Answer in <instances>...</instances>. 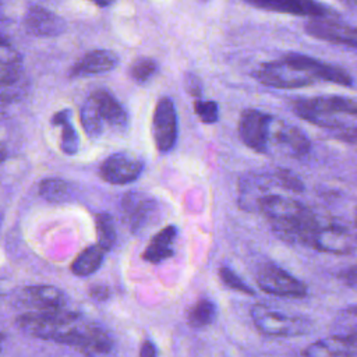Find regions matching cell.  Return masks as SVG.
I'll return each instance as SVG.
<instances>
[{
	"label": "cell",
	"instance_id": "2e32d148",
	"mask_svg": "<svg viewBox=\"0 0 357 357\" xmlns=\"http://www.w3.org/2000/svg\"><path fill=\"white\" fill-rule=\"evenodd\" d=\"M243 1H245L247 4L255 8L291 14L298 17L317 18V17H326L332 14L326 6L315 0H243Z\"/></svg>",
	"mask_w": 357,
	"mask_h": 357
},
{
	"label": "cell",
	"instance_id": "484cf974",
	"mask_svg": "<svg viewBox=\"0 0 357 357\" xmlns=\"http://www.w3.org/2000/svg\"><path fill=\"white\" fill-rule=\"evenodd\" d=\"M156 71H158V64L153 59H149V57L137 59L128 68V74L131 79H134L138 84H144L148 79H151V77H153Z\"/></svg>",
	"mask_w": 357,
	"mask_h": 357
},
{
	"label": "cell",
	"instance_id": "ffe728a7",
	"mask_svg": "<svg viewBox=\"0 0 357 357\" xmlns=\"http://www.w3.org/2000/svg\"><path fill=\"white\" fill-rule=\"evenodd\" d=\"M177 237V227L170 225L159 230L145 247L142 258L151 264H159L174 254V240Z\"/></svg>",
	"mask_w": 357,
	"mask_h": 357
},
{
	"label": "cell",
	"instance_id": "4dcf8cb0",
	"mask_svg": "<svg viewBox=\"0 0 357 357\" xmlns=\"http://www.w3.org/2000/svg\"><path fill=\"white\" fill-rule=\"evenodd\" d=\"M21 54L10 45V42H0V64H21Z\"/></svg>",
	"mask_w": 357,
	"mask_h": 357
},
{
	"label": "cell",
	"instance_id": "83f0119b",
	"mask_svg": "<svg viewBox=\"0 0 357 357\" xmlns=\"http://www.w3.org/2000/svg\"><path fill=\"white\" fill-rule=\"evenodd\" d=\"M219 278H220L222 283L231 290H236V291H240V293H244L248 296L254 294V289L250 287L234 271H231L227 266H222L219 269Z\"/></svg>",
	"mask_w": 357,
	"mask_h": 357
},
{
	"label": "cell",
	"instance_id": "44dd1931",
	"mask_svg": "<svg viewBox=\"0 0 357 357\" xmlns=\"http://www.w3.org/2000/svg\"><path fill=\"white\" fill-rule=\"evenodd\" d=\"M105 250H102L98 244L86 247L81 251L77 258L71 264V272L77 276H89L95 273L105 258Z\"/></svg>",
	"mask_w": 357,
	"mask_h": 357
},
{
	"label": "cell",
	"instance_id": "30bf717a",
	"mask_svg": "<svg viewBox=\"0 0 357 357\" xmlns=\"http://www.w3.org/2000/svg\"><path fill=\"white\" fill-rule=\"evenodd\" d=\"M177 113L170 98H160L152 117V135L155 146L160 153L170 152L177 141Z\"/></svg>",
	"mask_w": 357,
	"mask_h": 357
},
{
	"label": "cell",
	"instance_id": "1f68e13d",
	"mask_svg": "<svg viewBox=\"0 0 357 357\" xmlns=\"http://www.w3.org/2000/svg\"><path fill=\"white\" fill-rule=\"evenodd\" d=\"M184 86L187 89V92L194 96V98H201L202 96V84L201 79L192 74V73H185L184 75Z\"/></svg>",
	"mask_w": 357,
	"mask_h": 357
},
{
	"label": "cell",
	"instance_id": "d6a6232c",
	"mask_svg": "<svg viewBox=\"0 0 357 357\" xmlns=\"http://www.w3.org/2000/svg\"><path fill=\"white\" fill-rule=\"evenodd\" d=\"M89 294H91V297H92L93 300H96V301H106V300L110 298L112 291H110L109 286H106V284H98V283H96V284L91 286Z\"/></svg>",
	"mask_w": 357,
	"mask_h": 357
},
{
	"label": "cell",
	"instance_id": "e575fe53",
	"mask_svg": "<svg viewBox=\"0 0 357 357\" xmlns=\"http://www.w3.org/2000/svg\"><path fill=\"white\" fill-rule=\"evenodd\" d=\"M139 357H158L156 346L151 340H144L139 347Z\"/></svg>",
	"mask_w": 357,
	"mask_h": 357
},
{
	"label": "cell",
	"instance_id": "8992f818",
	"mask_svg": "<svg viewBox=\"0 0 357 357\" xmlns=\"http://www.w3.org/2000/svg\"><path fill=\"white\" fill-rule=\"evenodd\" d=\"M250 315L255 328L265 336L294 337L311 332V322L305 317L286 314L266 304H254Z\"/></svg>",
	"mask_w": 357,
	"mask_h": 357
},
{
	"label": "cell",
	"instance_id": "f35d334b",
	"mask_svg": "<svg viewBox=\"0 0 357 357\" xmlns=\"http://www.w3.org/2000/svg\"><path fill=\"white\" fill-rule=\"evenodd\" d=\"M346 1H351V3H353V1H354V0H346Z\"/></svg>",
	"mask_w": 357,
	"mask_h": 357
},
{
	"label": "cell",
	"instance_id": "9a60e30c",
	"mask_svg": "<svg viewBox=\"0 0 357 357\" xmlns=\"http://www.w3.org/2000/svg\"><path fill=\"white\" fill-rule=\"evenodd\" d=\"M22 26L32 36L53 38L66 31V21L42 6H32L22 18Z\"/></svg>",
	"mask_w": 357,
	"mask_h": 357
},
{
	"label": "cell",
	"instance_id": "7c38bea8",
	"mask_svg": "<svg viewBox=\"0 0 357 357\" xmlns=\"http://www.w3.org/2000/svg\"><path fill=\"white\" fill-rule=\"evenodd\" d=\"M142 170L144 163L141 159L127 152H116L102 162L99 176L109 184L123 185L135 181Z\"/></svg>",
	"mask_w": 357,
	"mask_h": 357
},
{
	"label": "cell",
	"instance_id": "ac0fdd59",
	"mask_svg": "<svg viewBox=\"0 0 357 357\" xmlns=\"http://www.w3.org/2000/svg\"><path fill=\"white\" fill-rule=\"evenodd\" d=\"M119 63V57L114 52L107 49H96L85 53L70 70L71 78L96 75L112 71Z\"/></svg>",
	"mask_w": 357,
	"mask_h": 357
},
{
	"label": "cell",
	"instance_id": "603a6c76",
	"mask_svg": "<svg viewBox=\"0 0 357 357\" xmlns=\"http://www.w3.org/2000/svg\"><path fill=\"white\" fill-rule=\"evenodd\" d=\"M53 124L61 127V149L67 155H74L78 151L79 139L70 120V110H61L53 117Z\"/></svg>",
	"mask_w": 357,
	"mask_h": 357
},
{
	"label": "cell",
	"instance_id": "277c9868",
	"mask_svg": "<svg viewBox=\"0 0 357 357\" xmlns=\"http://www.w3.org/2000/svg\"><path fill=\"white\" fill-rule=\"evenodd\" d=\"M79 120L85 134L91 138H98L106 128H126L128 116L123 105L109 91L96 89L84 100Z\"/></svg>",
	"mask_w": 357,
	"mask_h": 357
},
{
	"label": "cell",
	"instance_id": "8d00e7d4",
	"mask_svg": "<svg viewBox=\"0 0 357 357\" xmlns=\"http://www.w3.org/2000/svg\"><path fill=\"white\" fill-rule=\"evenodd\" d=\"M88 1H91V3H93L95 6H98V7H102V8H105V7H109V6H112L116 0H88Z\"/></svg>",
	"mask_w": 357,
	"mask_h": 357
},
{
	"label": "cell",
	"instance_id": "4fadbf2b",
	"mask_svg": "<svg viewBox=\"0 0 357 357\" xmlns=\"http://www.w3.org/2000/svg\"><path fill=\"white\" fill-rule=\"evenodd\" d=\"M304 31L319 40L342 45L350 49H356L357 46L356 28L336 20H328L326 17L312 18L304 25Z\"/></svg>",
	"mask_w": 357,
	"mask_h": 357
},
{
	"label": "cell",
	"instance_id": "d590c367",
	"mask_svg": "<svg viewBox=\"0 0 357 357\" xmlns=\"http://www.w3.org/2000/svg\"><path fill=\"white\" fill-rule=\"evenodd\" d=\"M0 42H8V25L4 17L0 15Z\"/></svg>",
	"mask_w": 357,
	"mask_h": 357
},
{
	"label": "cell",
	"instance_id": "7402d4cb",
	"mask_svg": "<svg viewBox=\"0 0 357 357\" xmlns=\"http://www.w3.org/2000/svg\"><path fill=\"white\" fill-rule=\"evenodd\" d=\"M216 312H218V308L212 300L199 298L198 301H195L192 305L188 307L185 314L187 324L195 329L208 326L215 321Z\"/></svg>",
	"mask_w": 357,
	"mask_h": 357
},
{
	"label": "cell",
	"instance_id": "3957f363",
	"mask_svg": "<svg viewBox=\"0 0 357 357\" xmlns=\"http://www.w3.org/2000/svg\"><path fill=\"white\" fill-rule=\"evenodd\" d=\"M290 105L300 119L332 131L335 137L346 142H356L357 103L353 98L339 95L300 98Z\"/></svg>",
	"mask_w": 357,
	"mask_h": 357
},
{
	"label": "cell",
	"instance_id": "74e56055",
	"mask_svg": "<svg viewBox=\"0 0 357 357\" xmlns=\"http://www.w3.org/2000/svg\"><path fill=\"white\" fill-rule=\"evenodd\" d=\"M4 155H6V151H4V148L0 145V160L4 158Z\"/></svg>",
	"mask_w": 357,
	"mask_h": 357
},
{
	"label": "cell",
	"instance_id": "8fae6325",
	"mask_svg": "<svg viewBox=\"0 0 357 357\" xmlns=\"http://www.w3.org/2000/svg\"><path fill=\"white\" fill-rule=\"evenodd\" d=\"M120 211L128 229L132 233H139L153 222L158 211V202L145 192L128 191L121 198Z\"/></svg>",
	"mask_w": 357,
	"mask_h": 357
},
{
	"label": "cell",
	"instance_id": "5bb4252c",
	"mask_svg": "<svg viewBox=\"0 0 357 357\" xmlns=\"http://www.w3.org/2000/svg\"><path fill=\"white\" fill-rule=\"evenodd\" d=\"M271 144L293 158L304 156L311 148L308 137L298 127L287 124L283 120H276L275 117L272 119L269 130V148Z\"/></svg>",
	"mask_w": 357,
	"mask_h": 357
},
{
	"label": "cell",
	"instance_id": "d4e9b609",
	"mask_svg": "<svg viewBox=\"0 0 357 357\" xmlns=\"http://www.w3.org/2000/svg\"><path fill=\"white\" fill-rule=\"evenodd\" d=\"M70 185L61 178H45L39 185V194L49 202H60L67 198Z\"/></svg>",
	"mask_w": 357,
	"mask_h": 357
},
{
	"label": "cell",
	"instance_id": "d6986e66",
	"mask_svg": "<svg viewBox=\"0 0 357 357\" xmlns=\"http://www.w3.org/2000/svg\"><path fill=\"white\" fill-rule=\"evenodd\" d=\"M21 300L25 305L36 308L39 311L63 310L66 305L64 293L53 286L26 287L21 294Z\"/></svg>",
	"mask_w": 357,
	"mask_h": 357
},
{
	"label": "cell",
	"instance_id": "cb8c5ba5",
	"mask_svg": "<svg viewBox=\"0 0 357 357\" xmlns=\"http://www.w3.org/2000/svg\"><path fill=\"white\" fill-rule=\"evenodd\" d=\"M95 231H96V240H98L96 244L102 250L107 252L110 248H113L117 240V233H116L113 218L109 213L100 212L95 215Z\"/></svg>",
	"mask_w": 357,
	"mask_h": 357
},
{
	"label": "cell",
	"instance_id": "7a4b0ae2",
	"mask_svg": "<svg viewBox=\"0 0 357 357\" xmlns=\"http://www.w3.org/2000/svg\"><path fill=\"white\" fill-rule=\"evenodd\" d=\"M254 78L265 86L293 89L326 81L342 86H353V77L340 67L324 63L300 53H289L283 59L266 61L254 73Z\"/></svg>",
	"mask_w": 357,
	"mask_h": 357
},
{
	"label": "cell",
	"instance_id": "9c48e42d",
	"mask_svg": "<svg viewBox=\"0 0 357 357\" xmlns=\"http://www.w3.org/2000/svg\"><path fill=\"white\" fill-rule=\"evenodd\" d=\"M273 116L257 110H243L238 120V137L241 142L258 153L269 152V130Z\"/></svg>",
	"mask_w": 357,
	"mask_h": 357
},
{
	"label": "cell",
	"instance_id": "4316f807",
	"mask_svg": "<svg viewBox=\"0 0 357 357\" xmlns=\"http://www.w3.org/2000/svg\"><path fill=\"white\" fill-rule=\"evenodd\" d=\"M356 307L350 305L335 318V328L337 329L333 335H356Z\"/></svg>",
	"mask_w": 357,
	"mask_h": 357
},
{
	"label": "cell",
	"instance_id": "f1b7e54d",
	"mask_svg": "<svg viewBox=\"0 0 357 357\" xmlns=\"http://www.w3.org/2000/svg\"><path fill=\"white\" fill-rule=\"evenodd\" d=\"M194 112L205 124H213L219 119V107L215 100H204L199 98L195 99Z\"/></svg>",
	"mask_w": 357,
	"mask_h": 357
},
{
	"label": "cell",
	"instance_id": "52a82bcc",
	"mask_svg": "<svg viewBox=\"0 0 357 357\" xmlns=\"http://www.w3.org/2000/svg\"><path fill=\"white\" fill-rule=\"evenodd\" d=\"M305 247L347 255L356 250V234L344 222L335 218H319L305 243Z\"/></svg>",
	"mask_w": 357,
	"mask_h": 357
},
{
	"label": "cell",
	"instance_id": "836d02e7",
	"mask_svg": "<svg viewBox=\"0 0 357 357\" xmlns=\"http://www.w3.org/2000/svg\"><path fill=\"white\" fill-rule=\"evenodd\" d=\"M337 276H339V279H340L346 286H349V287H356L357 279H356V266H354V265H351V266H349V268L340 271Z\"/></svg>",
	"mask_w": 357,
	"mask_h": 357
},
{
	"label": "cell",
	"instance_id": "6da1fadb",
	"mask_svg": "<svg viewBox=\"0 0 357 357\" xmlns=\"http://www.w3.org/2000/svg\"><path fill=\"white\" fill-rule=\"evenodd\" d=\"M18 325L32 336L77 347L92 357L107 354L113 347L110 335L100 325L64 308L24 314Z\"/></svg>",
	"mask_w": 357,
	"mask_h": 357
},
{
	"label": "cell",
	"instance_id": "e0dca14e",
	"mask_svg": "<svg viewBox=\"0 0 357 357\" xmlns=\"http://www.w3.org/2000/svg\"><path fill=\"white\" fill-rule=\"evenodd\" d=\"M304 357H357L356 335H332L308 344L303 350Z\"/></svg>",
	"mask_w": 357,
	"mask_h": 357
},
{
	"label": "cell",
	"instance_id": "ba28073f",
	"mask_svg": "<svg viewBox=\"0 0 357 357\" xmlns=\"http://www.w3.org/2000/svg\"><path fill=\"white\" fill-rule=\"evenodd\" d=\"M255 280L262 291L272 296L286 298H303L307 296V286L273 262L264 264L255 275Z\"/></svg>",
	"mask_w": 357,
	"mask_h": 357
},
{
	"label": "cell",
	"instance_id": "5b68a950",
	"mask_svg": "<svg viewBox=\"0 0 357 357\" xmlns=\"http://www.w3.org/2000/svg\"><path fill=\"white\" fill-rule=\"evenodd\" d=\"M275 188L301 192L303 181L290 170L276 169L268 173H247L238 181V205L243 211L257 212L261 199L273 194Z\"/></svg>",
	"mask_w": 357,
	"mask_h": 357
},
{
	"label": "cell",
	"instance_id": "f546056e",
	"mask_svg": "<svg viewBox=\"0 0 357 357\" xmlns=\"http://www.w3.org/2000/svg\"><path fill=\"white\" fill-rule=\"evenodd\" d=\"M22 81L21 64H0V85H8Z\"/></svg>",
	"mask_w": 357,
	"mask_h": 357
}]
</instances>
